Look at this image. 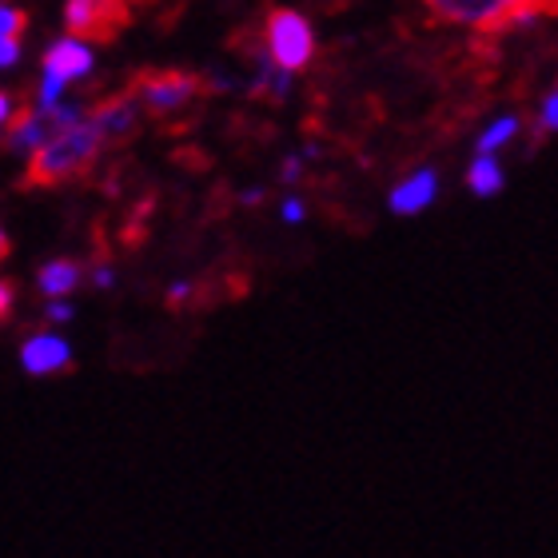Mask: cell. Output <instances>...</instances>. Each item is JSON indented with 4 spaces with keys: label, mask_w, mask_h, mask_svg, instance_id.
<instances>
[{
    "label": "cell",
    "mask_w": 558,
    "mask_h": 558,
    "mask_svg": "<svg viewBox=\"0 0 558 558\" xmlns=\"http://www.w3.org/2000/svg\"><path fill=\"white\" fill-rule=\"evenodd\" d=\"M100 148H105V136L93 124V117L84 112L76 124H69L60 136L48 140L45 148L28 156V184L36 187L69 184V180H76V175H84L93 168Z\"/></svg>",
    "instance_id": "6da1fadb"
},
{
    "label": "cell",
    "mask_w": 558,
    "mask_h": 558,
    "mask_svg": "<svg viewBox=\"0 0 558 558\" xmlns=\"http://www.w3.org/2000/svg\"><path fill=\"white\" fill-rule=\"evenodd\" d=\"M439 24L466 28V33H507L523 9H550V0H418Z\"/></svg>",
    "instance_id": "7a4b0ae2"
},
{
    "label": "cell",
    "mask_w": 558,
    "mask_h": 558,
    "mask_svg": "<svg viewBox=\"0 0 558 558\" xmlns=\"http://www.w3.org/2000/svg\"><path fill=\"white\" fill-rule=\"evenodd\" d=\"M315 24L300 9H271L264 21V52L283 72H303L315 60Z\"/></svg>",
    "instance_id": "3957f363"
},
{
    "label": "cell",
    "mask_w": 558,
    "mask_h": 558,
    "mask_svg": "<svg viewBox=\"0 0 558 558\" xmlns=\"http://www.w3.org/2000/svg\"><path fill=\"white\" fill-rule=\"evenodd\" d=\"M84 112L76 105H33L28 112H21V117L12 120L9 129V151H16V156H33V151H40L52 136H60V132L69 129V124H76Z\"/></svg>",
    "instance_id": "277c9868"
},
{
    "label": "cell",
    "mask_w": 558,
    "mask_h": 558,
    "mask_svg": "<svg viewBox=\"0 0 558 558\" xmlns=\"http://www.w3.org/2000/svg\"><path fill=\"white\" fill-rule=\"evenodd\" d=\"M136 96L151 117H168V112H180L196 100L199 81L192 72H160V76H144L136 84Z\"/></svg>",
    "instance_id": "5b68a950"
},
{
    "label": "cell",
    "mask_w": 558,
    "mask_h": 558,
    "mask_svg": "<svg viewBox=\"0 0 558 558\" xmlns=\"http://www.w3.org/2000/svg\"><path fill=\"white\" fill-rule=\"evenodd\" d=\"M442 192V180H439V168H411L399 184H391L387 192V208L396 211V216H423L427 208H435V199Z\"/></svg>",
    "instance_id": "8992f818"
},
{
    "label": "cell",
    "mask_w": 558,
    "mask_h": 558,
    "mask_svg": "<svg viewBox=\"0 0 558 558\" xmlns=\"http://www.w3.org/2000/svg\"><path fill=\"white\" fill-rule=\"evenodd\" d=\"M124 0H64V28L76 36H108L124 24Z\"/></svg>",
    "instance_id": "52a82bcc"
},
{
    "label": "cell",
    "mask_w": 558,
    "mask_h": 558,
    "mask_svg": "<svg viewBox=\"0 0 558 558\" xmlns=\"http://www.w3.org/2000/svg\"><path fill=\"white\" fill-rule=\"evenodd\" d=\"M40 69L45 72H57V76H64V81H84V76H93L96 69V52L88 45H84V36L69 33L60 36V40H52L45 52V60H40Z\"/></svg>",
    "instance_id": "ba28073f"
},
{
    "label": "cell",
    "mask_w": 558,
    "mask_h": 558,
    "mask_svg": "<svg viewBox=\"0 0 558 558\" xmlns=\"http://www.w3.org/2000/svg\"><path fill=\"white\" fill-rule=\"evenodd\" d=\"M72 363V343L57 331H36L33 339H24L21 348V367L28 375H57Z\"/></svg>",
    "instance_id": "9c48e42d"
},
{
    "label": "cell",
    "mask_w": 558,
    "mask_h": 558,
    "mask_svg": "<svg viewBox=\"0 0 558 558\" xmlns=\"http://www.w3.org/2000/svg\"><path fill=\"white\" fill-rule=\"evenodd\" d=\"M140 108H144L140 96H112V100H105L100 108H93L88 117H93V124L100 129L105 144H120V140L132 136V129H136Z\"/></svg>",
    "instance_id": "30bf717a"
},
{
    "label": "cell",
    "mask_w": 558,
    "mask_h": 558,
    "mask_svg": "<svg viewBox=\"0 0 558 558\" xmlns=\"http://www.w3.org/2000/svg\"><path fill=\"white\" fill-rule=\"evenodd\" d=\"M507 187V168H502L499 151H475L466 163V192L478 199H495Z\"/></svg>",
    "instance_id": "8fae6325"
},
{
    "label": "cell",
    "mask_w": 558,
    "mask_h": 558,
    "mask_svg": "<svg viewBox=\"0 0 558 558\" xmlns=\"http://www.w3.org/2000/svg\"><path fill=\"white\" fill-rule=\"evenodd\" d=\"M81 264L76 259H48L45 268L36 271V288L45 291L48 300H60V295H72V291L81 288Z\"/></svg>",
    "instance_id": "7c38bea8"
},
{
    "label": "cell",
    "mask_w": 558,
    "mask_h": 558,
    "mask_svg": "<svg viewBox=\"0 0 558 558\" xmlns=\"http://www.w3.org/2000/svg\"><path fill=\"white\" fill-rule=\"evenodd\" d=\"M514 136H523V117L519 112H499L487 129L478 132L475 151H502L507 144H514Z\"/></svg>",
    "instance_id": "4fadbf2b"
},
{
    "label": "cell",
    "mask_w": 558,
    "mask_h": 558,
    "mask_svg": "<svg viewBox=\"0 0 558 558\" xmlns=\"http://www.w3.org/2000/svg\"><path fill=\"white\" fill-rule=\"evenodd\" d=\"M69 93V81L57 76V72H45L40 69V84H36V105H60Z\"/></svg>",
    "instance_id": "5bb4252c"
},
{
    "label": "cell",
    "mask_w": 558,
    "mask_h": 558,
    "mask_svg": "<svg viewBox=\"0 0 558 558\" xmlns=\"http://www.w3.org/2000/svg\"><path fill=\"white\" fill-rule=\"evenodd\" d=\"M538 132L543 136H558V84L543 96V105H538Z\"/></svg>",
    "instance_id": "9a60e30c"
},
{
    "label": "cell",
    "mask_w": 558,
    "mask_h": 558,
    "mask_svg": "<svg viewBox=\"0 0 558 558\" xmlns=\"http://www.w3.org/2000/svg\"><path fill=\"white\" fill-rule=\"evenodd\" d=\"M24 24H28V16H24L16 4H9V0H0V36H21Z\"/></svg>",
    "instance_id": "2e32d148"
},
{
    "label": "cell",
    "mask_w": 558,
    "mask_h": 558,
    "mask_svg": "<svg viewBox=\"0 0 558 558\" xmlns=\"http://www.w3.org/2000/svg\"><path fill=\"white\" fill-rule=\"evenodd\" d=\"M279 220H283V223H303V220H307V204H303L295 192H291V196H283V204H279Z\"/></svg>",
    "instance_id": "e0dca14e"
},
{
    "label": "cell",
    "mask_w": 558,
    "mask_h": 558,
    "mask_svg": "<svg viewBox=\"0 0 558 558\" xmlns=\"http://www.w3.org/2000/svg\"><path fill=\"white\" fill-rule=\"evenodd\" d=\"M303 160H307V156H300V151L283 156V163H279V180H283V184H295V180L303 175Z\"/></svg>",
    "instance_id": "ac0fdd59"
},
{
    "label": "cell",
    "mask_w": 558,
    "mask_h": 558,
    "mask_svg": "<svg viewBox=\"0 0 558 558\" xmlns=\"http://www.w3.org/2000/svg\"><path fill=\"white\" fill-rule=\"evenodd\" d=\"M45 319H48V324H69V319H72V303H69V295H60V300H48Z\"/></svg>",
    "instance_id": "d6986e66"
},
{
    "label": "cell",
    "mask_w": 558,
    "mask_h": 558,
    "mask_svg": "<svg viewBox=\"0 0 558 558\" xmlns=\"http://www.w3.org/2000/svg\"><path fill=\"white\" fill-rule=\"evenodd\" d=\"M21 60V36H0V69H12Z\"/></svg>",
    "instance_id": "ffe728a7"
},
{
    "label": "cell",
    "mask_w": 558,
    "mask_h": 558,
    "mask_svg": "<svg viewBox=\"0 0 558 558\" xmlns=\"http://www.w3.org/2000/svg\"><path fill=\"white\" fill-rule=\"evenodd\" d=\"M192 283H187V279H175V283H168V300L172 303H184V300H192Z\"/></svg>",
    "instance_id": "44dd1931"
},
{
    "label": "cell",
    "mask_w": 558,
    "mask_h": 558,
    "mask_svg": "<svg viewBox=\"0 0 558 558\" xmlns=\"http://www.w3.org/2000/svg\"><path fill=\"white\" fill-rule=\"evenodd\" d=\"M12 117H16V100L9 93H0V129H9Z\"/></svg>",
    "instance_id": "7402d4cb"
},
{
    "label": "cell",
    "mask_w": 558,
    "mask_h": 558,
    "mask_svg": "<svg viewBox=\"0 0 558 558\" xmlns=\"http://www.w3.org/2000/svg\"><path fill=\"white\" fill-rule=\"evenodd\" d=\"M93 283H96V288H112V283H117V276H112V268H96L93 271Z\"/></svg>",
    "instance_id": "603a6c76"
},
{
    "label": "cell",
    "mask_w": 558,
    "mask_h": 558,
    "mask_svg": "<svg viewBox=\"0 0 558 558\" xmlns=\"http://www.w3.org/2000/svg\"><path fill=\"white\" fill-rule=\"evenodd\" d=\"M9 307H12V288L4 283V279H0V319L9 315Z\"/></svg>",
    "instance_id": "cb8c5ba5"
},
{
    "label": "cell",
    "mask_w": 558,
    "mask_h": 558,
    "mask_svg": "<svg viewBox=\"0 0 558 558\" xmlns=\"http://www.w3.org/2000/svg\"><path fill=\"white\" fill-rule=\"evenodd\" d=\"M240 199H244V204H259V199H264V187H247Z\"/></svg>",
    "instance_id": "d4e9b609"
},
{
    "label": "cell",
    "mask_w": 558,
    "mask_h": 558,
    "mask_svg": "<svg viewBox=\"0 0 558 558\" xmlns=\"http://www.w3.org/2000/svg\"><path fill=\"white\" fill-rule=\"evenodd\" d=\"M4 256H9V235L0 232V259H4Z\"/></svg>",
    "instance_id": "484cf974"
}]
</instances>
